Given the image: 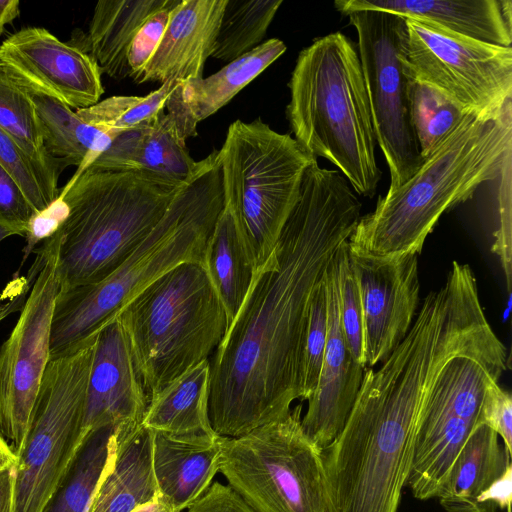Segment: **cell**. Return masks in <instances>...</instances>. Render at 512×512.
I'll return each instance as SVG.
<instances>
[{
    "mask_svg": "<svg viewBox=\"0 0 512 512\" xmlns=\"http://www.w3.org/2000/svg\"><path fill=\"white\" fill-rule=\"evenodd\" d=\"M362 204L338 170L306 169L275 251L210 362L208 414L214 432L239 437L286 416L301 399V367L312 293L348 241Z\"/></svg>",
    "mask_w": 512,
    "mask_h": 512,
    "instance_id": "obj_1",
    "label": "cell"
},
{
    "mask_svg": "<svg viewBox=\"0 0 512 512\" xmlns=\"http://www.w3.org/2000/svg\"><path fill=\"white\" fill-rule=\"evenodd\" d=\"M457 354L448 336L415 323L376 371L365 369L344 427L322 449L327 512H397L422 404Z\"/></svg>",
    "mask_w": 512,
    "mask_h": 512,
    "instance_id": "obj_2",
    "label": "cell"
},
{
    "mask_svg": "<svg viewBox=\"0 0 512 512\" xmlns=\"http://www.w3.org/2000/svg\"><path fill=\"white\" fill-rule=\"evenodd\" d=\"M512 103L468 113L401 186L361 216L348 244L378 257L419 254L440 217L511 165Z\"/></svg>",
    "mask_w": 512,
    "mask_h": 512,
    "instance_id": "obj_3",
    "label": "cell"
},
{
    "mask_svg": "<svg viewBox=\"0 0 512 512\" xmlns=\"http://www.w3.org/2000/svg\"><path fill=\"white\" fill-rule=\"evenodd\" d=\"M224 207L218 150L199 161L195 175L168 211L103 280L59 291L55 301L50 359L95 338L143 288L185 262L203 263L207 241Z\"/></svg>",
    "mask_w": 512,
    "mask_h": 512,
    "instance_id": "obj_4",
    "label": "cell"
},
{
    "mask_svg": "<svg viewBox=\"0 0 512 512\" xmlns=\"http://www.w3.org/2000/svg\"><path fill=\"white\" fill-rule=\"evenodd\" d=\"M188 181L93 167L74 176L59 194L68 213L52 235L59 291L111 274L162 220Z\"/></svg>",
    "mask_w": 512,
    "mask_h": 512,
    "instance_id": "obj_5",
    "label": "cell"
},
{
    "mask_svg": "<svg viewBox=\"0 0 512 512\" xmlns=\"http://www.w3.org/2000/svg\"><path fill=\"white\" fill-rule=\"evenodd\" d=\"M286 116L298 144L338 168L358 195L381 179L376 138L358 52L341 32L315 39L298 55Z\"/></svg>",
    "mask_w": 512,
    "mask_h": 512,
    "instance_id": "obj_6",
    "label": "cell"
},
{
    "mask_svg": "<svg viewBox=\"0 0 512 512\" xmlns=\"http://www.w3.org/2000/svg\"><path fill=\"white\" fill-rule=\"evenodd\" d=\"M148 399L208 360L228 328L225 309L201 263L166 271L118 313Z\"/></svg>",
    "mask_w": 512,
    "mask_h": 512,
    "instance_id": "obj_7",
    "label": "cell"
},
{
    "mask_svg": "<svg viewBox=\"0 0 512 512\" xmlns=\"http://www.w3.org/2000/svg\"><path fill=\"white\" fill-rule=\"evenodd\" d=\"M218 155L224 208L256 273L275 251L298 201L304 173L316 158L260 118L234 121Z\"/></svg>",
    "mask_w": 512,
    "mask_h": 512,
    "instance_id": "obj_8",
    "label": "cell"
},
{
    "mask_svg": "<svg viewBox=\"0 0 512 512\" xmlns=\"http://www.w3.org/2000/svg\"><path fill=\"white\" fill-rule=\"evenodd\" d=\"M302 405L239 437H221L220 472L256 512H327L322 450L301 425Z\"/></svg>",
    "mask_w": 512,
    "mask_h": 512,
    "instance_id": "obj_9",
    "label": "cell"
},
{
    "mask_svg": "<svg viewBox=\"0 0 512 512\" xmlns=\"http://www.w3.org/2000/svg\"><path fill=\"white\" fill-rule=\"evenodd\" d=\"M95 338L48 362L27 433L15 453L13 512H43L86 435Z\"/></svg>",
    "mask_w": 512,
    "mask_h": 512,
    "instance_id": "obj_10",
    "label": "cell"
},
{
    "mask_svg": "<svg viewBox=\"0 0 512 512\" xmlns=\"http://www.w3.org/2000/svg\"><path fill=\"white\" fill-rule=\"evenodd\" d=\"M503 343L451 358L431 384L422 404L407 484L419 500L435 498L452 464L480 423L487 386L507 369Z\"/></svg>",
    "mask_w": 512,
    "mask_h": 512,
    "instance_id": "obj_11",
    "label": "cell"
},
{
    "mask_svg": "<svg viewBox=\"0 0 512 512\" xmlns=\"http://www.w3.org/2000/svg\"><path fill=\"white\" fill-rule=\"evenodd\" d=\"M402 62L466 113L492 116L512 103V49L478 41L433 23L405 18Z\"/></svg>",
    "mask_w": 512,
    "mask_h": 512,
    "instance_id": "obj_12",
    "label": "cell"
},
{
    "mask_svg": "<svg viewBox=\"0 0 512 512\" xmlns=\"http://www.w3.org/2000/svg\"><path fill=\"white\" fill-rule=\"evenodd\" d=\"M346 16L357 33L376 143L388 165V191H393L422 162L410 122L408 76L402 62L407 37L405 18L378 10H358Z\"/></svg>",
    "mask_w": 512,
    "mask_h": 512,
    "instance_id": "obj_13",
    "label": "cell"
},
{
    "mask_svg": "<svg viewBox=\"0 0 512 512\" xmlns=\"http://www.w3.org/2000/svg\"><path fill=\"white\" fill-rule=\"evenodd\" d=\"M43 264L9 337L0 345V434L16 453L28 430L37 394L50 360V337L60 284L56 241L40 247Z\"/></svg>",
    "mask_w": 512,
    "mask_h": 512,
    "instance_id": "obj_14",
    "label": "cell"
},
{
    "mask_svg": "<svg viewBox=\"0 0 512 512\" xmlns=\"http://www.w3.org/2000/svg\"><path fill=\"white\" fill-rule=\"evenodd\" d=\"M363 312L364 365L382 363L410 330L419 303L418 254L378 257L348 244Z\"/></svg>",
    "mask_w": 512,
    "mask_h": 512,
    "instance_id": "obj_15",
    "label": "cell"
},
{
    "mask_svg": "<svg viewBox=\"0 0 512 512\" xmlns=\"http://www.w3.org/2000/svg\"><path fill=\"white\" fill-rule=\"evenodd\" d=\"M0 62L14 80L76 110L95 105L104 93L94 58L41 27H26L5 39Z\"/></svg>",
    "mask_w": 512,
    "mask_h": 512,
    "instance_id": "obj_16",
    "label": "cell"
},
{
    "mask_svg": "<svg viewBox=\"0 0 512 512\" xmlns=\"http://www.w3.org/2000/svg\"><path fill=\"white\" fill-rule=\"evenodd\" d=\"M328 335L317 387L301 419L307 436L322 450L340 433L360 390L365 369L347 346L339 316L335 255L326 272Z\"/></svg>",
    "mask_w": 512,
    "mask_h": 512,
    "instance_id": "obj_17",
    "label": "cell"
},
{
    "mask_svg": "<svg viewBox=\"0 0 512 512\" xmlns=\"http://www.w3.org/2000/svg\"><path fill=\"white\" fill-rule=\"evenodd\" d=\"M148 397L137 373L128 337L117 318L96 335L83 429L142 423Z\"/></svg>",
    "mask_w": 512,
    "mask_h": 512,
    "instance_id": "obj_18",
    "label": "cell"
},
{
    "mask_svg": "<svg viewBox=\"0 0 512 512\" xmlns=\"http://www.w3.org/2000/svg\"><path fill=\"white\" fill-rule=\"evenodd\" d=\"M227 0H181L170 12L152 57L133 78L137 83L203 78Z\"/></svg>",
    "mask_w": 512,
    "mask_h": 512,
    "instance_id": "obj_19",
    "label": "cell"
},
{
    "mask_svg": "<svg viewBox=\"0 0 512 512\" xmlns=\"http://www.w3.org/2000/svg\"><path fill=\"white\" fill-rule=\"evenodd\" d=\"M344 16L378 10L424 20L446 30L489 44L511 47V1L508 0H337Z\"/></svg>",
    "mask_w": 512,
    "mask_h": 512,
    "instance_id": "obj_20",
    "label": "cell"
},
{
    "mask_svg": "<svg viewBox=\"0 0 512 512\" xmlns=\"http://www.w3.org/2000/svg\"><path fill=\"white\" fill-rule=\"evenodd\" d=\"M277 38L269 39L215 74L199 80L180 82L165 108L183 140L197 134V125L225 106L285 51Z\"/></svg>",
    "mask_w": 512,
    "mask_h": 512,
    "instance_id": "obj_21",
    "label": "cell"
},
{
    "mask_svg": "<svg viewBox=\"0 0 512 512\" xmlns=\"http://www.w3.org/2000/svg\"><path fill=\"white\" fill-rule=\"evenodd\" d=\"M199 161L190 156L174 121L162 110L140 129L118 134L89 166L102 170H143L186 182L196 173Z\"/></svg>",
    "mask_w": 512,
    "mask_h": 512,
    "instance_id": "obj_22",
    "label": "cell"
},
{
    "mask_svg": "<svg viewBox=\"0 0 512 512\" xmlns=\"http://www.w3.org/2000/svg\"><path fill=\"white\" fill-rule=\"evenodd\" d=\"M116 436L114 463L89 512H132L159 495L153 467L154 432L140 423L117 427Z\"/></svg>",
    "mask_w": 512,
    "mask_h": 512,
    "instance_id": "obj_23",
    "label": "cell"
},
{
    "mask_svg": "<svg viewBox=\"0 0 512 512\" xmlns=\"http://www.w3.org/2000/svg\"><path fill=\"white\" fill-rule=\"evenodd\" d=\"M220 438L194 442L154 432V472L159 494L172 512L188 509L212 484L220 470Z\"/></svg>",
    "mask_w": 512,
    "mask_h": 512,
    "instance_id": "obj_24",
    "label": "cell"
},
{
    "mask_svg": "<svg viewBox=\"0 0 512 512\" xmlns=\"http://www.w3.org/2000/svg\"><path fill=\"white\" fill-rule=\"evenodd\" d=\"M210 359L191 367L148 399L142 424L194 442L219 439L209 420Z\"/></svg>",
    "mask_w": 512,
    "mask_h": 512,
    "instance_id": "obj_25",
    "label": "cell"
},
{
    "mask_svg": "<svg viewBox=\"0 0 512 512\" xmlns=\"http://www.w3.org/2000/svg\"><path fill=\"white\" fill-rule=\"evenodd\" d=\"M16 82L34 107L47 154L60 167L78 166L74 176L86 170L118 135L87 124L60 100Z\"/></svg>",
    "mask_w": 512,
    "mask_h": 512,
    "instance_id": "obj_26",
    "label": "cell"
},
{
    "mask_svg": "<svg viewBox=\"0 0 512 512\" xmlns=\"http://www.w3.org/2000/svg\"><path fill=\"white\" fill-rule=\"evenodd\" d=\"M511 454L485 424L473 430L437 497L446 512H481L477 499L511 465Z\"/></svg>",
    "mask_w": 512,
    "mask_h": 512,
    "instance_id": "obj_27",
    "label": "cell"
},
{
    "mask_svg": "<svg viewBox=\"0 0 512 512\" xmlns=\"http://www.w3.org/2000/svg\"><path fill=\"white\" fill-rule=\"evenodd\" d=\"M174 0L98 1L84 39V51L115 80L130 77L127 52L136 33L155 12Z\"/></svg>",
    "mask_w": 512,
    "mask_h": 512,
    "instance_id": "obj_28",
    "label": "cell"
},
{
    "mask_svg": "<svg viewBox=\"0 0 512 512\" xmlns=\"http://www.w3.org/2000/svg\"><path fill=\"white\" fill-rule=\"evenodd\" d=\"M202 265L225 309L229 326L247 296L255 269L234 219L224 207L207 241Z\"/></svg>",
    "mask_w": 512,
    "mask_h": 512,
    "instance_id": "obj_29",
    "label": "cell"
},
{
    "mask_svg": "<svg viewBox=\"0 0 512 512\" xmlns=\"http://www.w3.org/2000/svg\"><path fill=\"white\" fill-rule=\"evenodd\" d=\"M117 427L90 430L43 512H89L117 447Z\"/></svg>",
    "mask_w": 512,
    "mask_h": 512,
    "instance_id": "obj_30",
    "label": "cell"
},
{
    "mask_svg": "<svg viewBox=\"0 0 512 512\" xmlns=\"http://www.w3.org/2000/svg\"><path fill=\"white\" fill-rule=\"evenodd\" d=\"M282 0H227L211 57L232 62L260 45Z\"/></svg>",
    "mask_w": 512,
    "mask_h": 512,
    "instance_id": "obj_31",
    "label": "cell"
},
{
    "mask_svg": "<svg viewBox=\"0 0 512 512\" xmlns=\"http://www.w3.org/2000/svg\"><path fill=\"white\" fill-rule=\"evenodd\" d=\"M406 74L409 117L423 159L468 113L442 91Z\"/></svg>",
    "mask_w": 512,
    "mask_h": 512,
    "instance_id": "obj_32",
    "label": "cell"
},
{
    "mask_svg": "<svg viewBox=\"0 0 512 512\" xmlns=\"http://www.w3.org/2000/svg\"><path fill=\"white\" fill-rule=\"evenodd\" d=\"M179 83L171 79L145 96H112L75 112L87 124L116 134L137 130L151 124L165 110Z\"/></svg>",
    "mask_w": 512,
    "mask_h": 512,
    "instance_id": "obj_33",
    "label": "cell"
},
{
    "mask_svg": "<svg viewBox=\"0 0 512 512\" xmlns=\"http://www.w3.org/2000/svg\"><path fill=\"white\" fill-rule=\"evenodd\" d=\"M0 129L12 137L33 159L59 168L46 152L34 107L21 86L0 62Z\"/></svg>",
    "mask_w": 512,
    "mask_h": 512,
    "instance_id": "obj_34",
    "label": "cell"
},
{
    "mask_svg": "<svg viewBox=\"0 0 512 512\" xmlns=\"http://www.w3.org/2000/svg\"><path fill=\"white\" fill-rule=\"evenodd\" d=\"M0 165L16 181L37 213L48 208L58 198V169L33 159L2 129Z\"/></svg>",
    "mask_w": 512,
    "mask_h": 512,
    "instance_id": "obj_35",
    "label": "cell"
},
{
    "mask_svg": "<svg viewBox=\"0 0 512 512\" xmlns=\"http://www.w3.org/2000/svg\"><path fill=\"white\" fill-rule=\"evenodd\" d=\"M328 335V296L325 274L315 287L308 309L301 367V399L314 393L322 367Z\"/></svg>",
    "mask_w": 512,
    "mask_h": 512,
    "instance_id": "obj_36",
    "label": "cell"
},
{
    "mask_svg": "<svg viewBox=\"0 0 512 512\" xmlns=\"http://www.w3.org/2000/svg\"><path fill=\"white\" fill-rule=\"evenodd\" d=\"M338 275L339 316L353 358L364 368V327L360 290L348 257V241L335 253Z\"/></svg>",
    "mask_w": 512,
    "mask_h": 512,
    "instance_id": "obj_37",
    "label": "cell"
},
{
    "mask_svg": "<svg viewBox=\"0 0 512 512\" xmlns=\"http://www.w3.org/2000/svg\"><path fill=\"white\" fill-rule=\"evenodd\" d=\"M180 1L174 0L169 6L155 12L136 33L127 52L130 77L134 78L152 57L166 29L170 12Z\"/></svg>",
    "mask_w": 512,
    "mask_h": 512,
    "instance_id": "obj_38",
    "label": "cell"
},
{
    "mask_svg": "<svg viewBox=\"0 0 512 512\" xmlns=\"http://www.w3.org/2000/svg\"><path fill=\"white\" fill-rule=\"evenodd\" d=\"M36 214L16 181L0 165V224L24 237Z\"/></svg>",
    "mask_w": 512,
    "mask_h": 512,
    "instance_id": "obj_39",
    "label": "cell"
},
{
    "mask_svg": "<svg viewBox=\"0 0 512 512\" xmlns=\"http://www.w3.org/2000/svg\"><path fill=\"white\" fill-rule=\"evenodd\" d=\"M480 423L495 431L512 455V398L498 382H491L486 388L480 409Z\"/></svg>",
    "mask_w": 512,
    "mask_h": 512,
    "instance_id": "obj_40",
    "label": "cell"
},
{
    "mask_svg": "<svg viewBox=\"0 0 512 512\" xmlns=\"http://www.w3.org/2000/svg\"><path fill=\"white\" fill-rule=\"evenodd\" d=\"M68 213L65 202L58 198L45 210L37 213L28 225L25 234L26 246L23 249V262L33 251L36 244L51 237L60 227Z\"/></svg>",
    "mask_w": 512,
    "mask_h": 512,
    "instance_id": "obj_41",
    "label": "cell"
},
{
    "mask_svg": "<svg viewBox=\"0 0 512 512\" xmlns=\"http://www.w3.org/2000/svg\"><path fill=\"white\" fill-rule=\"evenodd\" d=\"M188 512H256L229 485L213 482Z\"/></svg>",
    "mask_w": 512,
    "mask_h": 512,
    "instance_id": "obj_42",
    "label": "cell"
},
{
    "mask_svg": "<svg viewBox=\"0 0 512 512\" xmlns=\"http://www.w3.org/2000/svg\"><path fill=\"white\" fill-rule=\"evenodd\" d=\"M35 253L36 258L30 267L27 277L16 278L10 283L9 287L7 286L8 300L0 303V322L10 314L21 311L23 308L34 280L43 264L44 258L41 249L35 250Z\"/></svg>",
    "mask_w": 512,
    "mask_h": 512,
    "instance_id": "obj_43",
    "label": "cell"
},
{
    "mask_svg": "<svg viewBox=\"0 0 512 512\" xmlns=\"http://www.w3.org/2000/svg\"><path fill=\"white\" fill-rule=\"evenodd\" d=\"M512 464L477 499L481 512H494L511 506Z\"/></svg>",
    "mask_w": 512,
    "mask_h": 512,
    "instance_id": "obj_44",
    "label": "cell"
},
{
    "mask_svg": "<svg viewBox=\"0 0 512 512\" xmlns=\"http://www.w3.org/2000/svg\"><path fill=\"white\" fill-rule=\"evenodd\" d=\"M14 466L0 472V512H13Z\"/></svg>",
    "mask_w": 512,
    "mask_h": 512,
    "instance_id": "obj_45",
    "label": "cell"
},
{
    "mask_svg": "<svg viewBox=\"0 0 512 512\" xmlns=\"http://www.w3.org/2000/svg\"><path fill=\"white\" fill-rule=\"evenodd\" d=\"M19 4L18 0H0V34L7 24L19 16Z\"/></svg>",
    "mask_w": 512,
    "mask_h": 512,
    "instance_id": "obj_46",
    "label": "cell"
},
{
    "mask_svg": "<svg viewBox=\"0 0 512 512\" xmlns=\"http://www.w3.org/2000/svg\"><path fill=\"white\" fill-rule=\"evenodd\" d=\"M17 457L11 446L5 441L4 437L0 434V472L14 466Z\"/></svg>",
    "mask_w": 512,
    "mask_h": 512,
    "instance_id": "obj_47",
    "label": "cell"
},
{
    "mask_svg": "<svg viewBox=\"0 0 512 512\" xmlns=\"http://www.w3.org/2000/svg\"><path fill=\"white\" fill-rule=\"evenodd\" d=\"M132 512H172L160 494L152 501L134 509Z\"/></svg>",
    "mask_w": 512,
    "mask_h": 512,
    "instance_id": "obj_48",
    "label": "cell"
},
{
    "mask_svg": "<svg viewBox=\"0 0 512 512\" xmlns=\"http://www.w3.org/2000/svg\"><path fill=\"white\" fill-rule=\"evenodd\" d=\"M13 235H17L15 231L0 224V242Z\"/></svg>",
    "mask_w": 512,
    "mask_h": 512,
    "instance_id": "obj_49",
    "label": "cell"
}]
</instances>
